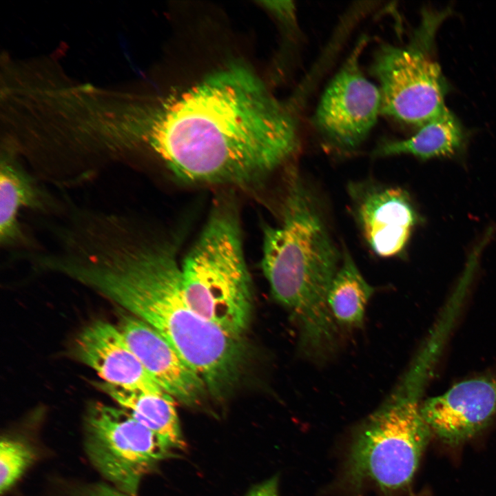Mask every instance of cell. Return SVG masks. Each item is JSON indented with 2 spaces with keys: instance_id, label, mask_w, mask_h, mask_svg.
Instances as JSON below:
<instances>
[{
  "instance_id": "6da1fadb",
  "label": "cell",
  "mask_w": 496,
  "mask_h": 496,
  "mask_svg": "<svg viewBox=\"0 0 496 496\" xmlns=\"http://www.w3.org/2000/svg\"><path fill=\"white\" fill-rule=\"evenodd\" d=\"M143 139L183 181L241 187L262 182L300 145L292 112L240 63L164 99Z\"/></svg>"
},
{
  "instance_id": "7a4b0ae2",
  "label": "cell",
  "mask_w": 496,
  "mask_h": 496,
  "mask_svg": "<svg viewBox=\"0 0 496 496\" xmlns=\"http://www.w3.org/2000/svg\"><path fill=\"white\" fill-rule=\"evenodd\" d=\"M132 226L131 220H118L98 231L71 263L69 277L152 326L207 390L221 396L238 378L244 358L241 338L187 304L175 243L140 238Z\"/></svg>"
},
{
  "instance_id": "3957f363",
  "label": "cell",
  "mask_w": 496,
  "mask_h": 496,
  "mask_svg": "<svg viewBox=\"0 0 496 496\" xmlns=\"http://www.w3.org/2000/svg\"><path fill=\"white\" fill-rule=\"evenodd\" d=\"M280 215L278 225L264 229L262 269L273 298L297 324L303 357L324 363L339 345L340 329L327 296L342 255L296 172L290 175Z\"/></svg>"
},
{
  "instance_id": "277c9868",
  "label": "cell",
  "mask_w": 496,
  "mask_h": 496,
  "mask_svg": "<svg viewBox=\"0 0 496 496\" xmlns=\"http://www.w3.org/2000/svg\"><path fill=\"white\" fill-rule=\"evenodd\" d=\"M180 269L183 293L189 307L229 335L241 338L250 320L252 285L231 199L216 203Z\"/></svg>"
},
{
  "instance_id": "5b68a950",
  "label": "cell",
  "mask_w": 496,
  "mask_h": 496,
  "mask_svg": "<svg viewBox=\"0 0 496 496\" xmlns=\"http://www.w3.org/2000/svg\"><path fill=\"white\" fill-rule=\"evenodd\" d=\"M419 391L401 384L360 426L349 450L346 476L388 493L411 481L433 433L420 413Z\"/></svg>"
},
{
  "instance_id": "8992f818",
  "label": "cell",
  "mask_w": 496,
  "mask_h": 496,
  "mask_svg": "<svg viewBox=\"0 0 496 496\" xmlns=\"http://www.w3.org/2000/svg\"><path fill=\"white\" fill-rule=\"evenodd\" d=\"M447 12H425L410 43H384L377 49L371 72L379 83L381 113L418 128L447 109V85L431 56L434 38Z\"/></svg>"
},
{
  "instance_id": "52a82bcc",
  "label": "cell",
  "mask_w": 496,
  "mask_h": 496,
  "mask_svg": "<svg viewBox=\"0 0 496 496\" xmlns=\"http://www.w3.org/2000/svg\"><path fill=\"white\" fill-rule=\"evenodd\" d=\"M85 447L99 473L130 496H136L144 475L176 450L125 409L102 403L87 414Z\"/></svg>"
},
{
  "instance_id": "ba28073f",
  "label": "cell",
  "mask_w": 496,
  "mask_h": 496,
  "mask_svg": "<svg viewBox=\"0 0 496 496\" xmlns=\"http://www.w3.org/2000/svg\"><path fill=\"white\" fill-rule=\"evenodd\" d=\"M366 39L353 52L326 87L317 106L313 123L320 135L342 150L357 148L368 136L381 113L379 87L360 67Z\"/></svg>"
},
{
  "instance_id": "9c48e42d",
  "label": "cell",
  "mask_w": 496,
  "mask_h": 496,
  "mask_svg": "<svg viewBox=\"0 0 496 496\" xmlns=\"http://www.w3.org/2000/svg\"><path fill=\"white\" fill-rule=\"evenodd\" d=\"M433 435L457 446L477 435L496 416V375L475 378L453 385L420 405Z\"/></svg>"
},
{
  "instance_id": "30bf717a",
  "label": "cell",
  "mask_w": 496,
  "mask_h": 496,
  "mask_svg": "<svg viewBox=\"0 0 496 496\" xmlns=\"http://www.w3.org/2000/svg\"><path fill=\"white\" fill-rule=\"evenodd\" d=\"M354 211L362 235L378 256L389 258L405 249L420 221L409 193L397 187H351Z\"/></svg>"
},
{
  "instance_id": "8fae6325",
  "label": "cell",
  "mask_w": 496,
  "mask_h": 496,
  "mask_svg": "<svg viewBox=\"0 0 496 496\" xmlns=\"http://www.w3.org/2000/svg\"><path fill=\"white\" fill-rule=\"evenodd\" d=\"M119 330L129 347L165 392L185 404L197 402L207 390L200 377L155 329L131 315Z\"/></svg>"
},
{
  "instance_id": "7c38bea8",
  "label": "cell",
  "mask_w": 496,
  "mask_h": 496,
  "mask_svg": "<svg viewBox=\"0 0 496 496\" xmlns=\"http://www.w3.org/2000/svg\"><path fill=\"white\" fill-rule=\"evenodd\" d=\"M75 349L78 358L105 383L146 393H166L130 349L118 327L107 322L97 320L85 327Z\"/></svg>"
},
{
  "instance_id": "4fadbf2b",
  "label": "cell",
  "mask_w": 496,
  "mask_h": 496,
  "mask_svg": "<svg viewBox=\"0 0 496 496\" xmlns=\"http://www.w3.org/2000/svg\"><path fill=\"white\" fill-rule=\"evenodd\" d=\"M50 199L37 182L10 158L1 160L0 169V242L6 247L22 245L25 240L19 222L22 209H49Z\"/></svg>"
},
{
  "instance_id": "5bb4252c",
  "label": "cell",
  "mask_w": 496,
  "mask_h": 496,
  "mask_svg": "<svg viewBox=\"0 0 496 496\" xmlns=\"http://www.w3.org/2000/svg\"><path fill=\"white\" fill-rule=\"evenodd\" d=\"M464 143L460 122L447 108L418 128L411 137L386 141L374 150L375 156L412 155L422 160L456 154Z\"/></svg>"
},
{
  "instance_id": "9a60e30c",
  "label": "cell",
  "mask_w": 496,
  "mask_h": 496,
  "mask_svg": "<svg viewBox=\"0 0 496 496\" xmlns=\"http://www.w3.org/2000/svg\"><path fill=\"white\" fill-rule=\"evenodd\" d=\"M98 387L136 420L166 440L176 450L185 442L174 398L167 393L151 394L100 382Z\"/></svg>"
},
{
  "instance_id": "2e32d148",
  "label": "cell",
  "mask_w": 496,
  "mask_h": 496,
  "mask_svg": "<svg viewBox=\"0 0 496 496\" xmlns=\"http://www.w3.org/2000/svg\"><path fill=\"white\" fill-rule=\"evenodd\" d=\"M375 289L363 277L351 255L344 249L341 264L329 287L327 302L339 329L362 327L367 304Z\"/></svg>"
},
{
  "instance_id": "e0dca14e",
  "label": "cell",
  "mask_w": 496,
  "mask_h": 496,
  "mask_svg": "<svg viewBox=\"0 0 496 496\" xmlns=\"http://www.w3.org/2000/svg\"><path fill=\"white\" fill-rule=\"evenodd\" d=\"M34 459L32 449L22 441L4 437L0 444V491L7 492Z\"/></svg>"
},
{
  "instance_id": "ac0fdd59",
  "label": "cell",
  "mask_w": 496,
  "mask_h": 496,
  "mask_svg": "<svg viewBox=\"0 0 496 496\" xmlns=\"http://www.w3.org/2000/svg\"><path fill=\"white\" fill-rule=\"evenodd\" d=\"M79 496H130L112 485L99 484L90 488Z\"/></svg>"
},
{
  "instance_id": "d6986e66",
  "label": "cell",
  "mask_w": 496,
  "mask_h": 496,
  "mask_svg": "<svg viewBox=\"0 0 496 496\" xmlns=\"http://www.w3.org/2000/svg\"><path fill=\"white\" fill-rule=\"evenodd\" d=\"M247 496H275L273 494L262 490H254L248 493Z\"/></svg>"
}]
</instances>
